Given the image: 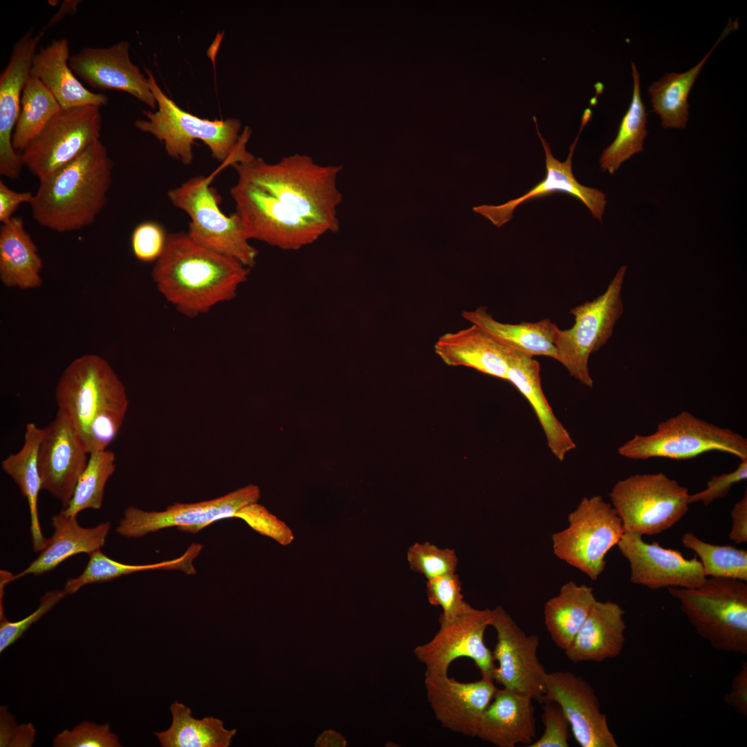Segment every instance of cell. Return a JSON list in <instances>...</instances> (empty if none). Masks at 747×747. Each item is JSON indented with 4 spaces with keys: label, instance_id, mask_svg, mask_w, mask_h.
Listing matches in <instances>:
<instances>
[{
    "label": "cell",
    "instance_id": "1",
    "mask_svg": "<svg viewBox=\"0 0 747 747\" xmlns=\"http://www.w3.org/2000/svg\"><path fill=\"white\" fill-rule=\"evenodd\" d=\"M249 271L238 261L178 232L167 235L151 277L169 302L185 315L194 317L235 297Z\"/></svg>",
    "mask_w": 747,
    "mask_h": 747
},
{
    "label": "cell",
    "instance_id": "2",
    "mask_svg": "<svg viewBox=\"0 0 747 747\" xmlns=\"http://www.w3.org/2000/svg\"><path fill=\"white\" fill-rule=\"evenodd\" d=\"M113 162L100 140L39 181L29 203L35 221L58 232L91 225L108 199Z\"/></svg>",
    "mask_w": 747,
    "mask_h": 747
},
{
    "label": "cell",
    "instance_id": "3",
    "mask_svg": "<svg viewBox=\"0 0 747 747\" xmlns=\"http://www.w3.org/2000/svg\"><path fill=\"white\" fill-rule=\"evenodd\" d=\"M232 167L238 179L266 191L326 233L338 230L337 209L342 194L337 179L342 166L321 165L308 156L295 154L276 163L253 156Z\"/></svg>",
    "mask_w": 747,
    "mask_h": 747
},
{
    "label": "cell",
    "instance_id": "4",
    "mask_svg": "<svg viewBox=\"0 0 747 747\" xmlns=\"http://www.w3.org/2000/svg\"><path fill=\"white\" fill-rule=\"evenodd\" d=\"M146 72L158 110L142 111L147 120H137L135 126L163 142L169 156L185 165L190 164L192 143L200 140L210 148L212 156L223 163V168L253 156L246 149L249 131L245 130L239 136L241 124L238 120L211 121L184 111L163 93L152 73L149 70Z\"/></svg>",
    "mask_w": 747,
    "mask_h": 747
},
{
    "label": "cell",
    "instance_id": "5",
    "mask_svg": "<svg viewBox=\"0 0 747 747\" xmlns=\"http://www.w3.org/2000/svg\"><path fill=\"white\" fill-rule=\"evenodd\" d=\"M667 589L697 634L714 649L747 654V582L708 577L696 588Z\"/></svg>",
    "mask_w": 747,
    "mask_h": 747
},
{
    "label": "cell",
    "instance_id": "6",
    "mask_svg": "<svg viewBox=\"0 0 747 747\" xmlns=\"http://www.w3.org/2000/svg\"><path fill=\"white\" fill-rule=\"evenodd\" d=\"M710 451L747 459V439L728 428L700 419L688 411L661 422L649 435L636 434L618 449L620 455L635 460L667 458L687 460Z\"/></svg>",
    "mask_w": 747,
    "mask_h": 747
},
{
    "label": "cell",
    "instance_id": "7",
    "mask_svg": "<svg viewBox=\"0 0 747 747\" xmlns=\"http://www.w3.org/2000/svg\"><path fill=\"white\" fill-rule=\"evenodd\" d=\"M626 271L625 265L620 266L602 295L569 311L575 320L571 328L562 330L557 326L555 330L556 360L571 377L588 387L593 385L588 367L589 356L611 338L623 313L622 288Z\"/></svg>",
    "mask_w": 747,
    "mask_h": 747
},
{
    "label": "cell",
    "instance_id": "8",
    "mask_svg": "<svg viewBox=\"0 0 747 747\" xmlns=\"http://www.w3.org/2000/svg\"><path fill=\"white\" fill-rule=\"evenodd\" d=\"M216 173L190 178L170 190L168 197L190 216L187 233L192 240L250 268L255 264L257 250L250 243L237 214L227 216L221 212L218 196L210 186Z\"/></svg>",
    "mask_w": 747,
    "mask_h": 747
},
{
    "label": "cell",
    "instance_id": "9",
    "mask_svg": "<svg viewBox=\"0 0 747 747\" xmlns=\"http://www.w3.org/2000/svg\"><path fill=\"white\" fill-rule=\"evenodd\" d=\"M625 531L661 533L688 511L689 492L663 472L636 474L618 481L609 492Z\"/></svg>",
    "mask_w": 747,
    "mask_h": 747
},
{
    "label": "cell",
    "instance_id": "10",
    "mask_svg": "<svg viewBox=\"0 0 747 747\" xmlns=\"http://www.w3.org/2000/svg\"><path fill=\"white\" fill-rule=\"evenodd\" d=\"M569 526L552 535L555 555L596 580L603 572L605 556L625 531L611 505L600 495L584 497L568 516Z\"/></svg>",
    "mask_w": 747,
    "mask_h": 747
},
{
    "label": "cell",
    "instance_id": "11",
    "mask_svg": "<svg viewBox=\"0 0 747 747\" xmlns=\"http://www.w3.org/2000/svg\"><path fill=\"white\" fill-rule=\"evenodd\" d=\"M55 400L57 411L69 421L82 442L98 410L129 403L123 383L109 363L96 354L83 355L67 366L56 386Z\"/></svg>",
    "mask_w": 747,
    "mask_h": 747
},
{
    "label": "cell",
    "instance_id": "12",
    "mask_svg": "<svg viewBox=\"0 0 747 747\" xmlns=\"http://www.w3.org/2000/svg\"><path fill=\"white\" fill-rule=\"evenodd\" d=\"M101 127L99 107L61 109L20 153L23 164L43 180L99 141Z\"/></svg>",
    "mask_w": 747,
    "mask_h": 747
},
{
    "label": "cell",
    "instance_id": "13",
    "mask_svg": "<svg viewBox=\"0 0 747 747\" xmlns=\"http://www.w3.org/2000/svg\"><path fill=\"white\" fill-rule=\"evenodd\" d=\"M230 194L235 203V213L250 240L257 239L284 250H297L326 234L322 228L247 181L238 179Z\"/></svg>",
    "mask_w": 747,
    "mask_h": 747
},
{
    "label": "cell",
    "instance_id": "14",
    "mask_svg": "<svg viewBox=\"0 0 747 747\" xmlns=\"http://www.w3.org/2000/svg\"><path fill=\"white\" fill-rule=\"evenodd\" d=\"M490 619L491 610L470 606L451 620H439L440 628L435 636L413 650L414 656L425 667V675H448L452 661L467 657L474 661L481 678L492 679L495 659L484 643Z\"/></svg>",
    "mask_w": 747,
    "mask_h": 747
},
{
    "label": "cell",
    "instance_id": "15",
    "mask_svg": "<svg viewBox=\"0 0 747 747\" xmlns=\"http://www.w3.org/2000/svg\"><path fill=\"white\" fill-rule=\"evenodd\" d=\"M260 489L254 484L239 488L222 497L193 504H174L163 511H145L128 507L116 528L122 536L138 538L163 528L196 533L210 524L230 517L246 506L257 502Z\"/></svg>",
    "mask_w": 747,
    "mask_h": 747
},
{
    "label": "cell",
    "instance_id": "16",
    "mask_svg": "<svg viewBox=\"0 0 747 747\" xmlns=\"http://www.w3.org/2000/svg\"><path fill=\"white\" fill-rule=\"evenodd\" d=\"M490 626L496 630L497 639L492 652L499 663L493 681L543 703L547 672L537 654L539 636H527L501 606L491 610Z\"/></svg>",
    "mask_w": 747,
    "mask_h": 747
},
{
    "label": "cell",
    "instance_id": "17",
    "mask_svg": "<svg viewBox=\"0 0 747 747\" xmlns=\"http://www.w3.org/2000/svg\"><path fill=\"white\" fill-rule=\"evenodd\" d=\"M617 546L629 562L630 580L634 584L650 589H692L708 578L696 556L685 559L676 550L645 542L638 533L625 531Z\"/></svg>",
    "mask_w": 747,
    "mask_h": 747
},
{
    "label": "cell",
    "instance_id": "18",
    "mask_svg": "<svg viewBox=\"0 0 747 747\" xmlns=\"http://www.w3.org/2000/svg\"><path fill=\"white\" fill-rule=\"evenodd\" d=\"M89 454L78 434L57 411L55 418L42 429L37 463L42 490L68 507Z\"/></svg>",
    "mask_w": 747,
    "mask_h": 747
},
{
    "label": "cell",
    "instance_id": "19",
    "mask_svg": "<svg viewBox=\"0 0 747 747\" xmlns=\"http://www.w3.org/2000/svg\"><path fill=\"white\" fill-rule=\"evenodd\" d=\"M545 701L560 706L580 746H618L594 689L583 677L569 671L547 673Z\"/></svg>",
    "mask_w": 747,
    "mask_h": 747
},
{
    "label": "cell",
    "instance_id": "20",
    "mask_svg": "<svg viewBox=\"0 0 747 747\" xmlns=\"http://www.w3.org/2000/svg\"><path fill=\"white\" fill-rule=\"evenodd\" d=\"M592 111L587 109L582 117L579 133L571 145L566 160L560 162L552 154L549 144L542 137L537 127L536 117L533 116L537 133L545 152L546 176L539 183L524 195L499 205H483L473 208V210L490 220L497 227H501L509 221L515 209L524 202L541 198L555 192L569 194L580 200L590 210L593 216L602 221L607 205L606 195L596 188L581 185L575 178L572 171L573 151L579 136L589 122Z\"/></svg>",
    "mask_w": 747,
    "mask_h": 747
},
{
    "label": "cell",
    "instance_id": "21",
    "mask_svg": "<svg viewBox=\"0 0 747 747\" xmlns=\"http://www.w3.org/2000/svg\"><path fill=\"white\" fill-rule=\"evenodd\" d=\"M45 31L28 30L13 46L8 63L0 75V174L18 178L24 166L13 147L12 135L21 111L24 86L30 77L36 48Z\"/></svg>",
    "mask_w": 747,
    "mask_h": 747
},
{
    "label": "cell",
    "instance_id": "22",
    "mask_svg": "<svg viewBox=\"0 0 747 747\" xmlns=\"http://www.w3.org/2000/svg\"><path fill=\"white\" fill-rule=\"evenodd\" d=\"M424 685L430 707L442 726L472 737L497 690L492 679L463 683L448 675H425Z\"/></svg>",
    "mask_w": 747,
    "mask_h": 747
},
{
    "label": "cell",
    "instance_id": "23",
    "mask_svg": "<svg viewBox=\"0 0 747 747\" xmlns=\"http://www.w3.org/2000/svg\"><path fill=\"white\" fill-rule=\"evenodd\" d=\"M129 49L127 41L106 48L84 47L70 57L68 64L74 74L91 87L127 92L155 109L148 79L131 62Z\"/></svg>",
    "mask_w": 747,
    "mask_h": 747
},
{
    "label": "cell",
    "instance_id": "24",
    "mask_svg": "<svg viewBox=\"0 0 747 747\" xmlns=\"http://www.w3.org/2000/svg\"><path fill=\"white\" fill-rule=\"evenodd\" d=\"M533 699L506 688L497 690L479 721L476 737L498 747L530 745L536 736Z\"/></svg>",
    "mask_w": 747,
    "mask_h": 747
},
{
    "label": "cell",
    "instance_id": "25",
    "mask_svg": "<svg viewBox=\"0 0 747 747\" xmlns=\"http://www.w3.org/2000/svg\"><path fill=\"white\" fill-rule=\"evenodd\" d=\"M625 611L616 602L596 600L570 646L564 650L573 663L602 662L618 656L625 643Z\"/></svg>",
    "mask_w": 747,
    "mask_h": 747
},
{
    "label": "cell",
    "instance_id": "26",
    "mask_svg": "<svg viewBox=\"0 0 747 747\" xmlns=\"http://www.w3.org/2000/svg\"><path fill=\"white\" fill-rule=\"evenodd\" d=\"M540 373V364L533 356L509 349L507 380L530 403L543 429L549 449L559 461H563L576 445L549 405L542 390Z\"/></svg>",
    "mask_w": 747,
    "mask_h": 747
},
{
    "label": "cell",
    "instance_id": "27",
    "mask_svg": "<svg viewBox=\"0 0 747 747\" xmlns=\"http://www.w3.org/2000/svg\"><path fill=\"white\" fill-rule=\"evenodd\" d=\"M436 353L448 365L465 366L507 380L509 348L481 328L471 326L445 333L434 344Z\"/></svg>",
    "mask_w": 747,
    "mask_h": 747
},
{
    "label": "cell",
    "instance_id": "28",
    "mask_svg": "<svg viewBox=\"0 0 747 747\" xmlns=\"http://www.w3.org/2000/svg\"><path fill=\"white\" fill-rule=\"evenodd\" d=\"M69 53L66 39L53 40L35 53L30 75L47 87L62 109L106 105L109 102L106 95L91 91L77 79L68 64Z\"/></svg>",
    "mask_w": 747,
    "mask_h": 747
},
{
    "label": "cell",
    "instance_id": "29",
    "mask_svg": "<svg viewBox=\"0 0 747 747\" xmlns=\"http://www.w3.org/2000/svg\"><path fill=\"white\" fill-rule=\"evenodd\" d=\"M53 536L38 557L12 581L28 574L39 575L56 568L67 558L81 553L91 554L104 544L110 529V522H102L92 528L81 526L77 517L66 516L62 512L51 518Z\"/></svg>",
    "mask_w": 747,
    "mask_h": 747
},
{
    "label": "cell",
    "instance_id": "30",
    "mask_svg": "<svg viewBox=\"0 0 747 747\" xmlns=\"http://www.w3.org/2000/svg\"><path fill=\"white\" fill-rule=\"evenodd\" d=\"M43 262L21 217L0 227V279L9 288L23 290L41 286Z\"/></svg>",
    "mask_w": 747,
    "mask_h": 747
},
{
    "label": "cell",
    "instance_id": "31",
    "mask_svg": "<svg viewBox=\"0 0 747 747\" xmlns=\"http://www.w3.org/2000/svg\"><path fill=\"white\" fill-rule=\"evenodd\" d=\"M462 317L483 329L503 346L528 355L543 356L556 360L553 339L557 325L548 318L519 324L503 323L496 320L481 306L474 311H464Z\"/></svg>",
    "mask_w": 747,
    "mask_h": 747
},
{
    "label": "cell",
    "instance_id": "32",
    "mask_svg": "<svg viewBox=\"0 0 747 747\" xmlns=\"http://www.w3.org/2000/svg\"><path fill=\"white\" fill-rule=\"evenodd\" d=\"M738 26L737 19L732 21L730 19L717 42L696 66L683 73H666L649 86L648 93L653 111L659 116L663 128L685 127L690 108L688 98L694 83L720 42Z\"/></svg>",
    "mask_w": 747,
    "mask_h": 747
},
{
    "label": "cell",
    "instance_id": "33",
    "mask_svg": "<svg viewBox=\"0 0 747 747\" xmlns=\"http://www.w3.org/2000/svg\"><path fill=\"white\" fill-rule=\"evenodd\" d=\"M42 438V429L35 423L26 426L24 441L19 451L12 454L1 462L3 470L18 486L28 501L30 515V534L35 551H41L47 540L42 534L38 515V496L42 488L37 456Z\"/></svg>",
    "mask_w": 747,
    "mask_h": 747
},
{
    "label": "cell",
    "instance_id": "34",
    "mask_svg": "<svg viewBox=\"0 0 747 747\" xmlns=\"http://www.w3.org/2000/svg\"><path fill=\"white\" fill-rule=\"evenodd\" d=\"M592 587L570 581L544 607V623L554 643L566 650L596 602Z\"/></svg>",
    "mask_w": 747,
    "mask_h": 747
},
{
    "label": "cell",
    "instance_id": "35",
    "mask_svg": "<svg viewBox=\"0 0 747 747\" xmlns=\"http://www.w3.org/2000/svg\"><path fill=\"white\" fill-rule=\"evenodd\" d=\"M172 722L166 730L154 732L163 747H228L237 730H228L214 717L197 719L190 708L175 701L169 707Z\"/></svg>",
    "mask_w": 747,
    "mask_h": 747
},
{
    "label": "cell",
    "instance_id": "36",
    "mask_svg": "<svg viewBox=\"0 0 747 747\" xmlns=\"http://www.w3.org/2000/svg\"><path fill=\"white\" fill-rule=\"evenodd\" d=\"M633 93L629 109L622 118L617 136L605 148L599 159L602 172L614 174L621 164L636 154L642 152L647 134V113L640 92V76L634 62H631Z\"/></svg>",
    "mask_w": 747,
    "mask_h": 747
},
{
    "label": "cell",
    "instance_id": "37",
    "mask_svg": "<svg viewBox=\"0 0 747 747\" xmlns=\"http://www.w3.org/2000/svg\"><path fill=\"white\" fill-rule=\"evenodd\" d=\"M203 548L200 544H191L181 557L159 563L131 565L116 562L105 555L100 549L89 554V562L82 573L74 578H69L64 591L66 595L77 592L84 585L106 582L124 575L148 570H181L187 574L196 573L193 561Z\"/></svg>",
    "mask_w": 747,
    "mask_h": 747
},
{
    "label": "cell",
    "instance_id": "38",
    "mask_svg": "<svg viewBox=\"0 0 747 747\" xmlns=\"http://www.w3.org/2000/svg\"><path fill=\"white\" fill-rule=\"evenodd\" d=\"M61 109L47 87L30 75L22 92L21 111L12 135L14 149L21 152Z\"/></svg>",
    "mask_w": 747,
    "mask_h": 747
},
{
    "label": "cell",
    "instance_id": "39",
    "mask_svg": "<svg viewBox=\"0 0 747 747\" xmlns=\"http://www.w3.org/2000/svg\"><path fill=\"white\" fill-rule=\"evenodd\" d=\"M116 456L107 450L89 454L88 463L80 475L73 495L61 512L66 516L77 517L85 509H100L109 478L116 470Z\"/></svg>",
    "mask_w": 747,
    "mask_h": 747
},
{
    "label": "cell",
    "instance_id": "40",
    "mask_svg": "<svg viewBox=\"0 0 747 747\" xmlns=\"http://www.w3.org/2000/svg\"><path fill=\"white\" fill-rule=\"evenodd\" d=\"M683 545L700 558L707 577L732 578L747 582V551L732 546L714 545L693 533L683 535Z\"/></svg>",
    "mask_w": 747,
    "mask_h": 747
},
{
    "label": "cell",
    "instance_id": "41",
    "mask_svg": "<svg viewBox=\"0 0 747 747\" xmlns=\"http://www.w3.org/2000/svg\"><path fill=\"white\" fill-rule=\"evenodd\" d=\"M407 558L410 569L424 575L427 580L455 573L458 564L453 549L439 548L427 542L411 546Z\"/></svg>",
    "mask_w": 747,
    "mask_h": 747
},
{
    "label": "cell",
    "instance_id": "42",
    "mask_svg": "<svg viewBox=\"0 0 747 747\" xmlns=\"http://www.w3.org/2000/svg\"><path fill=\"white\" fill-rule=\"evenodd\" d=\"M128 405H113L97 412L82 439L89 454L107 450L120 430Z\"/></svg>",
    "mask_w": 747,
    "mask_h": 747
},
{
    "label": "cell",
    "instance_id": "43",
    "mask_svg": "<svg viewBox=\"0 0 747 747\" xmlns=\"http://www.w3.org/2000/svg\"><path fill=\"white\" fill-rule=\"evenodd\" d=\"M426 592L430 605L442 608L441 621L455 618L470 606L463 600L461 582L455 573L427 580Z\"/></svg>",
    "mask_w": 747,
    "mask_h": 747
},
{
    "label": "cell",
    "instance_id": "44",
    "mask_svg": "<svg viewBox=\"0 0 747 747\" xmlns=\"http://www.w3.org/2000/svg\"><path fill=\"white\" fill-rule=\"evenodd\" d=\"M55 747H120L118 736L108 723L98 725L83 721L72 730L66 729L53 740Z\"/></svg>",
    "mask_w": 747,
    "mask_h": 747
},
{
    "label": "cell",
    "instance_id": "45",
    "mask_svg": "<svg viewBox=\"0 0 747 747\" xmlns=\"http://www.w3.org/2000/svg\"><path fill=\"white\" fill-rule=\"evenodd\" d=\"M235 517L242 519L253 530L268 537L282 546H288L294 540L292 530L266 507L256 503L241 509Z\"/></svg>",
    "mask_w": 747,
    "mask_h": 747
},
{
    "label": "cell",
    "instance_id": "46",
    "mask_svg": "<svg viewBox=\"0 0 747 747\" xmlns=\"http://www.w3.org/2000/svg\"><path fill=\"white\" fill-rule=\"evenodd\" d=\"M66 596L64 590L46 592L40 599L38 608L18 621H10L4 613L0 614V652L18 640L33 624L37 622Z\"/></svg>",
    "mask_w": 747,
    "mask_h": 747
},
{
    "label": "cell",
    "instance_id": "47",
    "mask_svg": "<svg viewBox=\"0 0 747 747\" xmlns=\"http://www.w3.org/2000/svg\"><path fill=\"white\" fill-rule=\"evenodd\" d=\"M543 703L542 720L545 730L527 747H568L570 724L562 708L553 701H545Z\"/></svg>",
    "mask_w": 747,
    "mask_h": 747
},
{
    "label": "cell",
    "instance_id": "48",
    "mask_svg": "<svg viewBox=\"0 0 747 747\" xmlns=\"http://www.w3.org/2000/svg\"><path fill=\"white\" fill-rule=\"evenodd\" d=\"M167 237L162 226L155 222L138 225L131 240L134 256L142 262L156 261L164 251Z\"/></svg>",
    "mask_w": 747,
    "mask_h": 747
},
{
    "label": "cell",
    "instance_id": "49",
    "mask_svg": "<svg viewBox=\"0 0 747 747\" xmlns=\"http://www.w3.org/2000/svg\"><path fill=\"white\" fill-rule=\"evenodd\" d=\"M747 479V459L740 460L737 468L728 473L712 476L706 483V488L690 494L689 503L701 501L708 506L716 499L725 497L733 485Z\"/></svg>",
    "mask_w": 747,
    "mask_h": 747
},
{
    "label": "cell",
    "instance_id": "50",
    "mask_svg": "<svg viewBox=\"0 0 747 747\" xmlns=\"http://www.w3.org/2000/svg\"><path fill=\"white\" fill-rule=\"evenodd\" d=\"M1 707V746H32L35 730L32 723L16 726L14 718Z\"/></svg>",
    "mask_w": 747,
    "mask_h": 747
},
{
    "label": "cell",
    "instance_id": "51",
    "mask_svg": "<svg viewBox=\"0 0 747 747\" xmlns=\"http://www.w3.org/2000/svg\"><path fill=\"white\" fill-rule=\"evenodd\" d=\"M724 702L744 717H747V662H743L732 678L730 690Z\"/></svg>",
    "mask_w": 747,
    "mask_h": 747
},
{
    "label": "cell",
    "instance_id": "52",
    "mask_svg": "<svg viewBox=\"0 0 747 747\" xmlns=\"http://www.w3.org/2000/svg\"><path fill=\"white\" fill-rule=\"evenodd\" d=\"M34 194L30 192H19L10 189L2 180L0 181V221L4 223L13 216L19 205L30 203Z\"/></svg>",
    "mask_w": 747,
    "mask_h": 747
},
{
    "label": "cell",
    "instance_id": "53",
    "mask_svg": "<svg viewBox=\"0 0 747 747\" xmlns=\"http://www.w3.org/2000/svg\"><path fill=\"white\" fill-rule=\"evenodd\" d=\"M732 526L728 537L735 544L747 543V492L730 513Z\"/></svg>",
    "mask_w": 747,
    "mask_h": 747
},
{
    "label": "cell",
    "instance_id": "54",
    "mask_svg": "<svg viewBox=\"0 0 747 747\" xmlns=\"http://www.w3.org/2000/svg\"><path fill=\"white\" fill-rule=\"evenodd\" d=\"M347 745L345 739L333 730L324 731L317 739L315 746L319 747H342Z\"/></svg>",
    "mask_w": 747,
    "mask_h": 747
},
{
    "label": "cell",
    "instance_id": "55",
    "mask_svg": "<svg viewBox=\"0 0 747 747\" xmlns=\"http://www.w3.org/2000/svg\"><path fill=\"white\" fill-rule=\"evenodd\" d=\"M81 1L77 0H66L62 3L59 10L50 19L43 30L46 31L59 22L64 17L68 14H74L77 10V6L80 3Z\"/></svg>",
    "mask_w": 747,
    "mask_h": 747
},
{
    "label": "cell",
    "instance_id": "56",
    "mask_svg": "<svg viewBox=\"0 0 747 747\" xmlns=\"http://www.w3.org/2000/svg\"><path fill=\"white\" fill-rule=\"evenodd\" d=\"M50 1V2H52V3H50V4L51 5V6H55L56 4H57V3H55V2H57V1Z\"/></svg>",
    "mask_w": 747,
    "mask_h": 747
}]
</instances>
